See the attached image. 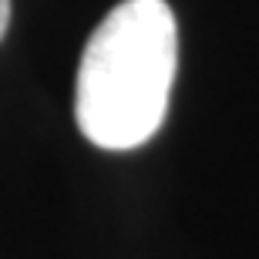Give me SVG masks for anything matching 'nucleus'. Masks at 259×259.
Segmentation results:
<instances>
[{"instance_id":"1","label":"nucleus","mask_w":259,"mask_h":259,"mask_svg":"<svg viewBox=\"0 0 259 259\" xmlns=\"http://www.w3.org/2000/svg\"><path fill=\"white\" fill-rule=\"evenodd\" d=\"M179 71V24L165 0H121L88 37L74 118L91 145L132 152L162 128Z\"/></svg>"},{"instance_id":"2","label":"nucleus","mask_w":259,"mask_h":259,"mask_svg":"<svg viewBox=\"0 0 259 259\" xmlns=\"http://www.w3.org/2000/svg\"><path fill=\"white\" fill-rule=\"evenodd\" d=\"M7 24H10V0H0V37L7 34Z\"/></svg>"}]
</instances>
